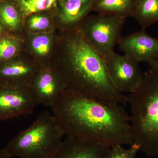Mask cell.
<instances>
[{
    "label": "cell",
    "mask_w": 158,
    "mask_h": 158,
    "mask_svg": "<svg viewBox=\"0 0 158 158\" xmlns=\"http://www.w3.org/2000/svg\"><path fill=\"white\" fill-rule=\"evenodd\" d=\"M51 107L66 137L110 146L134 142L130 115L122 105L66 90Z\"/></svg>",
    "instance_id": "obj_1"
},
{
    "label": "cell",
    "mask_w": 158,
    "mask_h": 158,
    "mask_svg": "<svg viewBox=\"0 0 158 158\" xmlns=\"http://www.w3.org/2000/svg\"><path fill=\"white\" fill-rule=\"evenodd\" d=\"M56 59L49 63L63 80L66 91L92 99L125 106L127 97L116 90L110 81L104 59L77 31H64Z\"/></svg>",
    "instance_id": "obj_2"
},
{
    "label": "cell",
    "mask_w": 158,
    "mask_h": 158,
    "mask_svg": "<svg viewBox=\"0 0 158 158\" xmlns=\"http://www.w3.org/2000/svg\"><path fill=\"white\" fill-rule=\"evenodd\" d=\"M127 97L134 142L146 155L158 157V69L145 73L138 88Z\"/></svg>",
    "instance_id": "obj_3"
},
{
    "label": "cell",
    "mask_w": 158,
    "mask_h": 158,
    "mask_svg": "<svg viewBox=\"0 0 158 158\" xmlns=\"http://www.w3.org/2000/svg\"><path fill=\"white\" fill-rule=\"evenodd\" d=\"M64 135L56 116L44 111L2 149L10 158H52L62 144Z\"/></svg>",
    "instance_id": "obj_4"
},
{
    "label": "cell",
    "mask_w": 158,
    "mask_h": 158,
    "mask_svg": "<svg viewBox=\"0 0 158 158\" xmlns=\"http://www.w3.org/2000/svg\"><path fill=\"white\" fill-rule=\"evenodd\" d=\"M126 18L116 15L99 13L86 18L77 31L87 43L104 58L113 52L118 44Z\"/></svg>",
    "instance_id": "obj_5"
},
{
    "label": "cell",
    "mask_w": 158,
    "mask_h": 158,
    "mask_svg": "<svg viewBox=\"0 0 158 158\" xmlns=\"http://www.w3.org/2000/svg\"><path fill=\"white\" fill-rule=\"evenodd\" d=\"M110 81L118 92L129 94L135 92L143 80L139 63L126 55L114 51L104 57Z\"/></svg>",
    "instance_id": "obj_6"
},
{
    "label": "cell",
    "mask_w": 158,
    "mask_h": 158,
    "mask_svg": "<svg viewBox=\"0 0 158 158\" xmlns=\"http://www.w3.org/2000/svg\"><path fill=\"white\" fill-rule=\"evenodd\" d=\"M39 105L31 86L0 83V121L32 114Z\"/></svg>",
    "instance_id": "obj_7"
},
{
    "label": "cell",
    "mask_w": 158,
    "mask_h": 158,
    "mask_svg": "<svg viewBox=\"0 0 158 158\" xmlns=\"http://www.w3.org/2000/svg\"><path fill=\"white\" fill-rule=\"evenodd\" d=\"M40 104L51 107L66 91L63 80L49 63L42 64L31 86Z\"/></svg>",
    "instance_id": "obj_8"
},
{
    "label": "cell",
    "mask_w": 158,
    "mask_h": 158,
    "mask_svg": "<svg viewBox=\"0 0 158 158\" xmlns=\"http://www.w3.org/2000/svg\"><path fill=\"white\" fill-rule=\"evenodd\" d=\"M118 45L124 55L138 62L151 65L158 62V38L148 35L144 30L121 37Z\"/></svg>",
    "instance_id": "obj_9"
},
{
    "label": "cell",
    "mask_w": 158,
    "mask_h": 158,
    "mask_svg": "<svg viewBox=\"0 0 158 158\" xmlns=\"http://www.w3.org/2000/svg\"><path fill=\"white\" fill-rule=\"evenodd\" d=\"M13 59L0 62V83L31 86L41 65L35 60Z\"/></svg>",
    "instance_id": "obj_10"
},
{
    "label": "cell",
    "mask_w": 158,
    "mask_h": 158,
    "mask_svg": "<svg viewBox=\"0 0 158 158\" xmlns=\"http://www.w3.org/2000/svg\"><path fill=\"white\" fill-rule=\"evenodd\" d=\"M110 147L98 142L66 137L52 158H103Z\"/></svg>",
    "instance_id": "obj_11"
},
{
    "label": "cell",
    "mask_w": 158,
    "mask_h": 158,
    "mask_svg": "<svg viewBox=\"0 0 158 158\" xmlns=\"http://www.w3.org/2000/svg\"><path fill=\"white\" fill-rule=\"evenodd\" d=\"M94 2V0H58L59 22L64 31H77L92 9Z\"/></svg>",
    "instance_id": "obj_12"
},
{
    "label": "cell",
    "mask_w": 158,
    "mask_h": 158,
    "mask_svg": "<svg viewBox=\"0 0 158 158\" xmlns=\"http://www.w3.org/2000/svg\"><path fill=\"white\" fill-rule=\"evenodd\" d=\"M51 31L29 34L27 40L29 51L41 65L42 59L48 58L52 53L55 41L53 34Z\"/></svg>",
    "instance_id": "obj_13"
},
{
    "label": "cell",
    "mask_w": 158,
    "mask_h": 158,
    "mask_svg": "<svg viewBox=\"0 0 158 158\" xmlns=\"http://www.w3.org/2000/svg\"><path fill=\"white\" fill-rule=\"evenodd\" d=\"M137 0H94L92 9L99 13L134 16Z\"/></svg>",
    "instance_id": "obj_14"
},
{
    "label": "cell",
    "mask_w": 158,
    "mask_h": 158,
    "mask_svg": "<svg viewBox=\"0 0 158 158\" xmlns=\"http://www.w3.org/2000/svg\"><path fill=\"white\" fill-rule=\"evenodd\" d=\"M143 30L158 22V0H137L135 15Z\"/></svg>",
    "instance_id": "obj_15"
},
{
    "label": "cell",
    "mask_w": 158,
    "mask_h": 158,
    "mask_svg": "<svg viewBox=\"0 0 158 158\" xmlns=\"http://www.w3.org/2000/svg\"><path fill=\"white\" fill-rule=\"evenodd\" d=\"M22 18L17 8L12 3L0 2V22L5 28L12 32L20 30Z\"/></svg>",
    "instance_id": "obj_16"
},
{
    "label": "cell",
    "mask_w": 158,
    "mask_h": 158,
    "mask_svg": "<svg viewBox=\"0 0 158 158\" xmlns=\"http://www.w3.org/2000/svg\"><path fill=\"white\" fill-rule=\"evenodd\" d=\"M57 2L58 0H18L23 19L32 15L50 10L57 6Z\"/></svg>",
    "instance_id": "obj_17"
},
{
    "label": "cell",
    "mask_w": 158,
    "mask_h": 158,
    "mask_svg": "<svg viewBox=\"0 0 158 158\" xmlns=\"http://www.w3.org/2000/svg\"><path fill=\"white\" fill-rule=\"evenodd\" d=\"M26 25L30 33H43L52 31L53 23L50 17L39 13L27 17Z\"/></svg>",
    "instance_id": "obj_18"
},
{
    "label": "cell",
    "mask_w": 158,
    "mask_h": 158,
    "mask_svg": "<svg viewBox=\"0 0 158 158\" xmlns=\"http://www.w3.org/2000/svg\"><path fill=\"white\" fill-rule=\"evenodd\" d=\"M21 40L13 37L3 38L0 43V62L14 59L19 52Z\"/></svg>",
    "instance_id": "obj_19"
},
{
    "label": "cell",
    "mask_w": 158,
    "mask_h": 158,
    "mask_svg": "<svg viewBox=\"0 0 158 158\" xmlns=\"http://www.w3.org/2000/svg\"><path fill=\"white\" fill-rule=\"evenodd\" d=\"M140 151V147L135 142L128 148L121 144H116L110 147L103 158H135Z\"/></svg>",
    "instance_id": "obj_20"
},
{
    "label": "cell",
    "mask_w": 158,
    "mask_h": 158,
    "mask_svg": "<svg viewBox=\"0 0 158 158\" xmlns=\"http://www.w3.org/2000/svg\"><path fill=\"white\" fill-rule=\"evenodd\" d=\"M0 158H10L3 149H0Z\"/></svg>",
    "instance_id": "obj_21"
},
{
    "label": "cell",
    "mask_w": 158,
    "mask_h": 158,
    "mask_svg": "<svg viewBox=\"0 0 158 158\" xmlns=\"http://www.w3.org/2000/svg\"><path fill=\"white\" fill-rule=\"evenodd\" d=\"M5 28L4 26H3L2 24L0 22V35H2L4 32L5 31Z\"/></svg>",
    "instance_id": "obj_22"
},
{
    "label": "cell",
    "mask_w": 158,
    "mask_h": 158,
    "mask_svg": "<svg viewBox=\"0 0 158 158\" xmlns=\"http://www.w3.org/2000/svg\"><path fill=\"white\" fill-rule=\"evenodd\" d=\"M151 68L157 69H158V62L153 63L152 65H150Z\"/></svg>",
    "instance_id": "obj_23"
},
{
    "label": "cell",
    "mask_w": 158,
    "mask_h": 158,
    "mask_svg": "<svg viewBox=\"0 0 158 158\" xmlns=\"http://www.w3.org/2000/svg\"><path fill=\"white\" fill-rule=\"evenodd\" d=\"M2 39H1V38H0V43H1V40H2Z\"/></svg>",
    "instance_id": "obj_24"
},
{
    "label": "cell",
    "mask_w": 158,
    "mask_h": 158,
    "mask_svg": "<svg viewBox=\"0 0 158 158\" xmlns=\"http://www.w3.org/2000/svg\"><path fill=\"white\" fill-rule=\"evenodd\" d=\"M153 158H158V157H154Z\"/></svg>",
    "instance_id": "obj_25"
},
{
    "label": "cell",
    "mask_w": 158,
    "mask_h": 158,
    "mask_svg": "<svg viewBox=\"0 0 158 158\" xmlns=\"http://www.w3.org/2000/svg\"><path fill=\"white\" fill-rule=\"evenodd\" d=\"M1 1H2V0H0V2H1Z\"/></svg>",
    "instance_id": "obj_26"
}]
</instances>
